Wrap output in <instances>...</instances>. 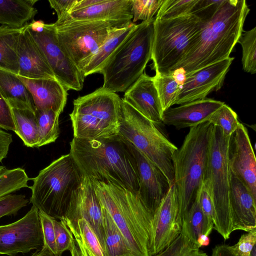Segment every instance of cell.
Segmentation results:
<instances>
[{"instance_id":"cell-22","label":"cell","mask_w":256,"mask_h":256,"mask_svg":"<svg viewBox=\"0 0 256 256\" xmlns=\"http://www.w3.org/2000/svg\"><path fill=\"white\" fill-rule=\"evenodd\" d=\"M230 214L232 232L256 229V198L238 176L230 172Z\"/></svg>"},{"instance_id":"cell-38","label":"cell","mask_w":256,"mask_h":256,"mask_svg":"<svg viewBox=\"0 0 256 256\" xmlns=\"http://www.w3.org/2000/svg\"><path fill=\"white\" fill-rule=\"evenodd\" d=\"M198 0H164L155 18L172 19L192 14Z\"/></svg>"},{"instance_id":"cell-42","label":"cell","mask_w":256,"mask_h":256,"mask_svg":"<svg viewBox=\"0 0 256 256\" xmlns=\"http://www.w3.org/2000/svg\"><path fill=\"white\" fill-rule=\"evenodd\" d=\"M56 256H61L66 250H70L74 238L73 235L63 220L54 219Z\"/></svg>"},{"instance_id":"cell-51","label":"cell","mask_w":256,"mask_h":256,"mask_svg":"<svg viewBox=\"0 0 256 256\" xmlns=\"http://www.w3.org/2000/svg\"><path fill=\"white\" fill-rule=\"evenodd\" d=\"M172 76L180 86L183 84L186 79V71L182 68L175 70L172 73Z\"/></svg>"},{"instance_id":"cell-31","label":"cell","mask_w":256,"mask_h":256,"mask_svg":"<svg viewBox=\"0 0 256 256\" xmlns=\"http://www.w3.org/2000/svg\"><path fill=\"white\" fill-rule=\"evenodd\" d=\"M15 126V133L24 144L30 148H37L39 132L34 112L28 109L12 108Z\"/></svg>"},{"instance_id":"cell-19","label":"cell","mask_w":256,"mask_h":256,"mask_svg":"<svg viewBox=\"0 0 256 256\" xmlns=\"http://www.w3.org/2000/svg\"><path fill=\"white\" fill-rule=\"evenodd\" d=\"M65 18L108 22L118 28L130 25L133 18L131 0H78Z\"/></svg>"},{"instance_id":"cell-30","label":"cell","mask_w":256,"mask_h":256,"mask_svg":"<svg viewBox=\"0 0 256 256\" xmlns=\"http://www.w3.org/2000/svg\"><path fill=\"white\" fill-rule=\"evenodd\" d=\"M64 222L74 236L82 256H104L98 238L84 220L80 219L74 224Z\"/></svg>"},{"instance_id":"cell-2","label":"cell","mask_w":256,"mask_h":256,"mask_svg":"<svg viewBox=\"0 0 256 256\" xmlns=\"http://www.w3.org/2000/svg\"><path fill=\"white\" fill-rule=\"evenodd\" d=\"M250 10L245 0H226L204 24L176 69L183 68L186 76L229 58L244 31Z\"/></svg>"},{"instance_id":"cell-50","label":"cell","mask_w":256,"mask_h":256,"mask_svg":"<svg viewBox=\"0 0 256 256\" xmlns=\"http://www.w3.org/2000/svg\"><path fill=\"white\" fill-rule=\"evenodd\" d=\"M210 256H236L227 244H218L212 249Z\"/></svg>"},{"instance_id":"cell-24","label":"cell","mask_w":256,"mask_h":256,"mask_svg":"<svg viewBox=\"0 0 256 256\" xmlns=\"http://www.w3.org/2000/svg\"><path fill=\"white\" fill-rule=\"evenodd\" d=\"M18 76L30 92L35 110H52L60 114L62 112L68 90L56 78L30 79Z\"/></svg>"},{"instance_id":"cell-35","label":"cell","mask_w":256,"mask_h":256,"mask_svg":"<svg viewBox=\"0 0 256 256\" xmlns=\"http://www.w3.org/2000/svg\"><path fill=\"white\" fill-rule=\"evenodd\" d=\"M238 43L242 48V62L244 72H256V27L242 32Z\"/></svg>"},{"instance_id":"cell-16","label":"cell","mask_w":256,"mask_h":256,"mask_svg":"<svg viewBox=\"0 0 256 256\" xmlns=\"http://www.w3.org/2000/svg\"><path fill=\"white\" fill-rule=\"evenodd\" d=\"M130 144L138 169L139 188L137 196L153 218L170 186L162 170L130 143Z\"/></svg>"},{"instance_id":"cell-17","label":"cell","mask_w":256,"mask_h":256,"mask_svg":"<svg viewBox=\"0 0 256 256\" xmlns=\"http://www.w3.org/2000/svg\"><path fill=\"white\" fill-rule=\"evenodd\" d=\"M227 156L230 172L243 182L256 198V158L248 130L241 123L230 137Z\"/></svg>"},{"instance_id":"cell-39","label":"cell","mask_w":256,"mask_h":256,"mask_svg":"<svg viewBox=\"0 0 256 256\" xmlns=\"http://www.w3.org/2000/svg\"><path fill=\"white\" fill-rule=\"evenodd\" d=\"M200 248L188 238L184 230L164 250L154 256H188Z\"/></svg>"},{"instance_id":"cell-11","label":"cell","mask_w":256,"mask_h":256,"mask_svg":"<svg viewBox=\"0 0 256 256\" xmlns=\"http://www.w3.org/2000/svg\"><path fill=\"white\" fill-rule=\"evenodd\" d=\"M54 24L60 46L81 72L112 28H118L108 22L70 18L56 20Z\"/></svg>"},{"instance_id":"cell-21","label":"cell","mask_w":256,"mask_h":256,"mask_svg":"<svg viewBox=\"0 0 256 256\" xmlns=\"http://www.w3.org/2000/svg\"><path fill=\"white\" fill-rule=\"evenodd\" d=\"M27 24L23 28L18 42V76L30 79L56 78Z\"/></svg>"},{"instance_id":"cell-55","label":"cell","mask_w":256,"mask_h":256,"mask_svg":"<svg viewBox=\"0 0 256 256\" xmlns=\"http://www.w3.org/2000/svg\"><path fill=\"white\" fill-rule=\"evenodd\" d=\"M188 256H208L207 254L200 249H197L192 252Z\"/></svg>"},{"instance_id":"cell-26","label":"cell","mask_w":256,"mask_h":256,"mask_svg":"<svg viewBox=\"0 0 256 256\" xmlns=\"http://www.w3.org/2000/svg\"><path fill=\"white\" fill-rule=\"evenodd\" d=\"M37 0H0V24L14 28H21L32 19L38 10Z\"/></svg>"},{"instance_id":"cell-3","label":"cell","mask_w":256,"mask_h":256,"mask_svg":"<svg viewBox=\"0 0 256 256\" xmlns=\"http://www.w3.org/2000/svg\"><path fill=\"white\" fill-rule=\"evenodd\" d=\"M91 179L101 204L134 252L136 256H149L152 218L138 196L111 182Z\"/></svg>"},{"instance_id":"cell-32","label":"cell","mask_w":256,"mask_h":256,"mask_svg":"<svg viewBox=\"0 0 256 256\" xmlns=\"http://www.w3.org/2000/svg\"><path fill=\"white\" fill-rule=\"evenodd\" d=\"M182 228L189 239L198 246L199 236L202 234L209 236L214 228L203 214L196 196L182 220Z\"/></svg>"},{"instance_id":"cell-12","label":"cell","mask_w":256,"mask_h":256,"mask_svg":"<svg viewBox=\"0 0 256 256\" xmlns=\"http://www.w3.org/2000/svg\"><path fill=\"white\" fill-rule=\"evenodd\" d=\"M28 30L44 54L56 78L68 90H82L84 77L60 46L54 24H44L42 30Z\"/></svg>"},{"instance_id":"cell-13","label":"cell","mask_w":256,"mask_h":256,"mask_svg":"<svg viewBox=\"0 0 256 256\" xmlns=\"http://www.w3.org/2000/svg\"><path fill=\"white\" fill-rule=\"evenodd\" d=\"M44 245L38 210L32 206L22 218L0 226V254L14 256L38 250Z\"/></svg>"},{"instance_id":"cell-52","label":"cell","mask_w":256,"mask_h":256,"mask_svg":"<svg viewBox=\"0 0 256 256\" xmlns=\"http://www.w3.org/2000/svg\"><path fill=\"white\" fill-rule=\"evenodd\" d=\"M210 244L209 236L202 234L199 236L197 240V244L199 248L202 246H206Z\"/></svg>"},{"instance_id":"cell-6","label":"cell","mask_w":256,"mask_h":256,"mask_svg":"<svg viewBox=\"0 0 256 256\" xmlns=\"http://www.w3.org/2000/svg\"><path fill=\"white\" fill-rule=\"evenodd\" d=\"M213 126L203 122L190 128L182 144L172 158L174 184L178 203V218L182 220L194 200L203 180Z\"/></svg>"},{"instance_id":"cell-45","label":"cell","mask_w":256,"mask_h":256,"mask_svg":"<svg viewBox=\"0 0 256 256\" xmlns=\"http://www.w3.org/2000/svg\"><path fill=\"white\" fill-rule=\"evenodd\" d=\"M38 214L43 234V246L48 248L56 256V248L54 218L40 210H38Z\"/></svg>"},{"instance_id":"cell-33","label":"cell","mask_w":256,"mask_h":256,"mask_svg":"<svg viewBox=\"0 0 256 256\" xmlns=\"http://www.w3.org/2000/svg\"><path fill=\"white\" fill-rule=\"evenodd\" d=\"M34 114L39 132V142L37 148L54 142L60 134V114L52 110H36Z\"/></svg>"},{"instance_id":"cell-14","label":"cell","mask_w":256,"mask_h":256,"mask_svg":"<svg viewBox=\"0 0 256 256\" xmlns=\"http://www.w3.org/2000/svg\"><path fill=\"white\" fill-rule=\"evenodd\" d=\"M181 230L178 200L172 184L152 218L149 256H154L167 248L178 236Z\"/></svg>"},{"instance_id":"cell-4","label":"cell","mask_w":256,"mask_h":256,"mask_svg":"<svg viewBox=\"0 0 256 256\" xmlns=\"http://www.w3.org/2000/svg\"><path fill=\"white\" fill-rule=\"evenodd\" d=\"M84 177L71 154L62 155L31 179L30 202L52 218L64 220Z\"/></svg>"},{"instance_id":"cell-29","label":"cell","mask_w":256,"mask_h":256,"mask_svg":"<svg viewBox=\"0 0 256 256\" xmlns=\"http://www.w3.org/2000/svg\"><path fill=\"white\" fill-rule=\"evenodd\" d=\"M102 212L105 234L104 256H136L103 206Z\"/></svg>"},{"instance_id":"cell-53","label":"cell","mask_w":256,"mask_h":256,"mask_svg":"<svg viewBox=\"0 0 256 256\" xmlns=\"http://www.w3.org/2000/svg\"><path fill=\"white\" fill-rule=\"evenodd\" d=\"M31 256H55V255L47 248L42 246L38 252H36Z\"/></svg>"},{"instance_id":"cell-20","label":"cell","mask_w":256,"mask_h":256,"mask_svg":"<svg viewBox=\"0 0 256 256\" xmlns=\"http://www.w3.org/2000/svg\"><path fill=\"white\" fill-rule=\"evenodd\" d=\"M124 92V101L153 123L162 124L163 111L153 77L144 72Z\"/></svg>"},{"instance_id":"cell-5","label":"cell","mask_w":256,"mask_h":256,"mask_svg":"<svg viewBox=\"0 0 256 256\" xmlns=\"http://www.w3.org/2000/svg\"><path fill=\"white\" fill-rule=\"evenodd\" d=\"M155 17L136 24L106 60L100 71L102 88L124 92L144 72L151 60Z\"/></svg>"},{"instance_id":"cell-57","label":"cell","mask_w":256,"mask_h":256,"mask_svg":"<svg viewBox=\"0 0 256 256\" xmlns=\"http://www.w3.org/2000/svg\"><path fill=\"white\" fill-rule=\"evenodd\" d=\"M6 169L4 166H0V176L4 173Z\"/></svg>"},{"instance_id":"cell-8","label":"cell","mask_w":256,"mask_h":256,"mask_svg":"<svg viewBox=\"0 0 256 256\" xmlns=\"http://www.w3.org/2000/svg\"><path fill=\"white\" fill-rule=\"evenodd\" d=\"M121 99L100 87L74 100L70 114L74 138L94 140L118 134Z\"/></svg>"},{"instance_id":"cell-36","label":"cell","mask_w":256,"mask_h":256,"mask_svg":"<svg viewBox=\"0 0 256 256\" xmlns=\"http://www.w3.org/2000/svg\"><path fill=\"white\" fill-rule=\"evenodd\" d=\"M207 122L218 127L226 137L230 136L240 124L236 113L225 104L216 110Z\"/></svg>"},{"instance_id":"cell-41","label":"cell","mask_w":256,"mask_h":256,"mask_svg":"<svg viewBox=\"0 0 256 256\" xmlns=\"http://www.w3.org/2000/svg\"><path fill=\"white\" fill-rule=\"evenodd\" d=\"M28 203L24 194H10L0 198V218L14 216Z\"/></svg>"},{"instance_id":"cell-47","label":"cell","mask_w":256,"mask_h":256,"mask_svg":"<svg viewBox=\"0 0 256 256\" xmlns=\"http://www.w3.org/2000/svg\"><path fill=\"white\" fill-rule=\"evenodd\" d=\"M0 128L14 132L12 108L0 92Z\"/></svg>"},{"instance_id":"cell-54","label":"cell","mask_w":256,"mask_h":256,"mask_svg":"<svg viewBox=\"0 0 256 256\" xmlns=\"http://www.w3.org/2000/svg\"><path fill=\"white\" fill-rule=\"evenodd\" d=\"M70 250L72 256H82L80 251L76 244V242L74 240L72 242Z\"/></svg>"},{"instance_id":"cell-49","label":"cell","mask_w":256,"mask_h":256,"mask_svg":"<svg viewBox=\"0 0 256 256\" xmlns=\"http://www.w3.org/2000/svg\"><path fill=\"white\" fill-rule=\"evenodd\" d=\"M12 142V134L0 128V162L6 158Z\"/></svg>"},{"instance_id":"cell-37","label":"cell","mask_w":256,"mask_h":256,"mask_svg":"<svg viewBox=\"0 0 256 256\" xmlns=\"http://www.w3.org/2000/svg\"><path fill=\"white\" fill-rule=\"evenodd\" d=\"M30 180L24 170L22 168L6 169L0 176V198L22 188H28Z\"/></svg>"},{"instance_id":"cell-7","label":"cell","mask_w":256,"mask_h":256,"mask_svg":"<svg viewBox=\"0 0 256 256\" xmlns=\"http://www.w3.org/2000/svg\"><path fill=\"white\" fill-rule=\"evenodd\" d=\"M157 125L121 99L118 134L154 163L174 184L172 158L178 148Z\"/></svg>"},{"instance_id":"cell-46","label":"cell","mask_w":256,"mask_h":256,"mask_svg":"<svg viewBox=\"0 0 256 256\" xmlns=\"http://www.w3.org/2000/svg\"><path fill=\"white\" fill-rule=\"evenodd\" d=\"M256 243V229L242 234L238 242L229 248L236 256H250Z\"/></svg>"},{"instance_id":"cell-56","label":"cell","mask_w":256,"mask_h":256,"mask_svg":"<svg viewBox=\"0 0 256 256\" xmlns=\"http://www.w3.org/2000/svg\"><path fill=\"white\" fill-rule=\"evenodd\" d=\"M250 256H256V247L254 245L251 251Z\"/></svg>"},{"instance_id":"cell-34","label":"cell","mask_w":256,"mask_h":256,"mask_svg":"<svg viewBox=\"0 0 256 256\" xmlns=\"http://www.w3.org/2000/svg\"><path fill=\"white\" fill-rule=\"evenodd\" d=\"M153 78L164 112L174 105L180 86L172 74H156Z\"/></svg>"},{"instance_id":"cell-9","label":"cell","mask_w":256,"mask_h":256,"mask_svg":"<svg viewBox=\"0 0 256 256\" xmlns=\"http://www.w3.org/2000/svg\"><path fill=\"white\" fill-rule=\"evenodd\" d=\"M204 24L193 14L172 19L155 18L151 60L156 74H172Z\"/></svg>"},{"instance_id":"cell-15","label":"cell","mask_w":256,"mask_h":256,"mask_svg":"<svg viewBox=\"0 0 256 256\" xmlns=\"http://www.w3.org/2000/svg\"><path fill=\"white\" fill-rule=\"evenodd\" d=\"M234 58L230 56L187 75L180 86L174 105L204 99L211 92L220 90Z\"/></svg>"},{"instance_id":"cell-28","label":"cell","mask_w":256,"mask_h":256,"mask_svg":"<svg viewBox=\"0 0 256 256\" xmlns=\"http://www.w3.org/2000/svg\"><path fill=\"white\" fill-rule=\"evenodd\" d=\"M23 28L0 26V69L16 75L19 72L17 48Z\"/></svg>"},{"instance_id":"cell-10","label":"cell","mask_w":256,"mask_h":256,"mask_svg":"<svg viewBox=\"0 0 256 256\" xmlns=\"http://www.w3.org/2000/svg\"><path fill=\"white\" fill-rule=\"evenodd\" d=\"M230 137L224 136L218 127L213 126L204 176L214 204V228L225 240L230 238L232 232L230 171L227 156Z\"/></svg>"},{"instance_id":"cell-25","label":"cell","mask_w":256,"mask_h":256,"mask_svg":"<svg viewBox=\"0 0 256 256\" xmlns=\"http://www.w3.org/2000/svg\"><path fill=\"white\" fill-rule=\"evenodd\" d=\"M0 92L11 108L34 112L32 96L18 75L0 69Z\"/></svg>"},{"instance_id":"cell-27","label":"cell","mask_w":256,"mask_h":256,"mask_svg":"<svg viewBox=\"0 0 256 256\" xmlns=\"http://www.w3.org/2000/svg\"><path fill=\"white\" fill-rule=\"evenodd\" d=\"M136 25L132 22L124 28H112L106 41L82 70V72L84 78L90 74L100 72L106 60L128 37Z\"/></svg>"},{"instance_id":"cell-44","label":"cell","mask_w":256,"mask_h":256,"mask_svg":"<svg viewBox=\"0 0 256 256\" xmlns=\"http://www.w3.org/2000/svg\"><path fill=\"white\" fill-rule=\"evenodd\" d=\"M201 210L208 223L214 227V210L213 201L206 182L203 180L197 192L196 196Z\"/></svg>"},{"instance_id":"cell-48","label":"cell","mask_w":256,"mask_h":256,"mask_svg":"<svg viewBox=\"0 0 256 256\" xmlns=\"http://www.w3.org/2000/svg\"><path fill=\"white\" fill-rule=\"evenodd\" d=\"M78 0H49L51 8L56 12L58 20L68 16L78 2Z\"/></svg>"},{"instance_id":"cell-43","label":"cell","mask_w":256,"mask_h":256,"mask_svg":"<svg viewBox=\"0 0 256 256\" xmlns=\"http://www.w3.org/2000/svg\"><path fill=\"white\" fill-rule=\"evenodd\" d=\"M226 0H198L194 6L192 14L194 15L201 22H209L216 14Z\"/></svg>"},{"instance_id":"cell-40","label":"cell","mask_w":256,"mask_h":256,"mask_svg":"<svg viewBox=\"0 0 256 256\" xmlns=\"http://www.w3.org/2000/svg\"><path fill=\"white\" fill-rule=\"evenodd\" d=\"M164 0H131L132 22L150 20L157 14Z\"/></svg>"},{"instance_id":"cell-1","label":"cell","mask_w":256,"mask_h":256,"mask_svg":"<svg viewBox=\"0 0 256 256\" xmlns=\"http://www.w3.org/2000/svg\"><path fill=\"white\" fill-rule=\"evenodd\" d=\"M70 152L84 176L109 182L138 194L136 161L128 142L120 134L99 139L74 138Z\"/></svg>"},{"instance_id":"cell-18","label":"cell","mask_w":256,"mask_h":256,"mask_svg":"<svg viewBox=\"0 0 256 256\" xmlns=\"http://www.w3.org/2000/svg\"><path fill=\"white\" fill-rule=\"evenodd\" d=\"M84 220L92 229L104 250V228L102 206L96 196L91 178L84 176L66 218L62 220L72 224Z\"/></svg>"},{"instance_id":"cell-23","label":"cell","mask_w":256,"mask_h":256,"mask_svg":"<svg viewBox=\"0 0 256 256\" xmlns=\"http://www.w3.org/2000/svg\"><path fill=\"white\" fill-rule=\"evenodd\" d=\"M224 103L211 98L194 100L170 108L163 112L162 124L180 130L193 128L208 121Z\"/></svg>"}]
</instances>
